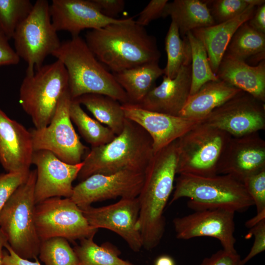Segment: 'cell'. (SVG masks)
I'll return each instance as SVG.
<instances>
[{
	"label": "cell",
	"mask_w": 265,
	"mask_h": 265,
	"mask_svg": "<svg viewBox=\"0 0 265 265\" xmlns=\"http://www.w3.org/2000/svg\"><path fill=\"white\" fill-rule=\"evenodd\" d=\"M177 161L176 140L154 154L144 172L143 184L137 197L139 212L136 227L146 250L156 247L164 235V211L174 189Z\"/></svg>",
	"instance_id": "6da1fadb"
},
{
	"label": "cell",
	"mask_w": 265,
	"mask_h": 265,
	"mask_svg": "<svg viewBox=\"0 0 265 265\" xmlns=\"http://www.w3.org/2000/svg\"><path fill=\"white\" fill-rule=\"evenodd\" d=\"M85 41L96 57L113 73L159 61L161 54L156 38L133 18L88 31Z\"/></svg>",
	"instance_id": "7a4b0ae2"
},
{
	"label": "cell",
	"mask_w": 265,
	"mask_h": 265,
	"mask_svg": "<svg viewBox=\"0 0 265 265\" xmlns=\"http://www.w3.org/2000/svg\"><path fill=\"white\" fill-rule=\"evenodd\" d=\"M154 155L148 133L126 118L121 132L109 142L91 147L82 161L80 182L96 174L110 175L123 171L144 173Z\"/></svg>",
	"instance_id": "3957f363"
},
{
	"label": "cell",
	"mask_w": 265,
	"mask_h": 265,
	"mask_svg": "<svg viewBox=\"0 0 265 265\" xmlns=\"http://www.w3.org/2000/svg\"><path fill=\"white\" fill-rule=\"evenodd\" d=\"M52 55L66 70L72 100L84 94H97L109 96L121 104L129 103L125 91L113 74L101 64L80 35L61 42Z\"/></svg>",
	"instance_id": "277c9868"
},
{
	"label": "cell",
	"mask_w": 265,
	"mask_h": 265,
	"mask_svg": "<svg viewBox=\"0 0 265 265\" xmlns=\"http://www.w3.org/2000/svg\"><path fill=\"white\" fill-rule=\"evenodd\" d=\"M169 204L183 197L194 211L224 209L236 212L246 211L253 201L242 183L228 175L200 176L181 174L176 179Z\"/></svg>",
	"instance_id": "5b68a950"
},
{
	"label": "cell",
	"mask_w": 265,
	"mask_h": 265,
	"mask_svg": "<svg viewBox=\"0 0 265 265\" xmlns=\"http://www.w3.org/2000/svg\"><path fill=\"white\" fill-rule=\"evenodd\" d=\"M36 179V170H30L0 212V229L7 243L18 255L28 260L37 258L41 243L35 221Z\"/></svg>",
	"instance_id": "8992f818"
},
{
	"label": "cell",
	"mask_w": 265,
	"mask_h": 265,
	"mask_svg": "<svg viewBox=\"0 0 265 265\" xmlns=\"http://www.w3.org/2000/svg\"><path fill=\"white\" fill-rule=\"evenodd\" d=\"M68 86L66 70L57 59L26 75L20 88L19 103L35 129L43 128L50 124Z\"/></svg>",
	"instance_id": "52a82bcc"
},
{
	"label": "cell",
	"mask_w": 265,
	"mask_h": 265,
	"mask_svg": "<svg viewBox=\"0 0 265 265\" xmlns=\"http://www.w3.org/2000/svg\"><path fill=\"white\" fill-rule=\"evenodd\" d=\"M231 137L204 122L196 125L176 140L177 174L217 175L220 159Z\"/></svg>",
	"instance_id": "ba28073f"
},
{
	"label": "cell",
	"mask_w": 265,
	"mask_h": 265,
	"mask_svg": "<svg viewBox=\"0 0 265 265\" xmlns=\"http://www.w3.org/2000/svg\"><path fill=\"white\" fill-rule=\"evenodd\" d=\"M57 32L52 22L48 1L36 0L12 37L16 54L27 65L26 75L42 66L46 57L59 47Z\"/></svg>",
	"instance_id": "9c48e42d"
},
{
	"label": "cell",
	"mask_w": 265,
	"mask_h": 265,
	"mask_svg": "<svg viewBox=\"0 0 265 265\" xmlns=\"http://www.w3.org/2000/svg\"><path fill=\"white\" fill-rule=\"evenodd\" d=\"M35 221L40 240L54 237L80 240L94 237L98 230L89 224L82 210L70 198L55 197L37 203Z\"/></svg>",
	"instance_id": "30bf717a"
},
{
	"label": "cell",
	"mask_w": 265,
	"mask_h": 265,
	"mask_svg": "<svg viewBox=\"0 0 265 265\" xmlns=\"http://www.w3.org/2000/svg\"><path fill=\"white\" fill-rule=\"evenodd\" d=\"M71 101L68 89L59 100L50 124L29 131L34 151H48L65 162L76 164L82 162L88 148L80 141L71 120Z\"/></svg>",
	"instance_id": "8fae6325"
},
{
	"label": "cell",
	"mask_w": 265,
	"mask_h": 265,
	"mask_svg": "<svg viewBox=\"0 0 265 265\" xmlns=\"http://www.w3.org/2000/svg\"><path fill=\"white\" fill-rule=\"evenodd\" d=\"M204 122L238 137L265 129V105L248 93L241 91L215 108Z\"/></svg>",
	"instance_id": "7c38bea8"
},
{
	"label": "cell",
	"mask_w": 265,
	"mask_h": 265,
	"mask_svg": "<svg viewBox=\"0 0 265 265\" xmlns=\"http://www.w3.org/2000/svg\"><path fill=\"white\" fill-rule=\"evenodd\" d=\"M144 182V173L123 171L110 175L96 174L73 188L70 199L81 209L92 203L118 197L134 198Z\"/></svg>",
	"instance_id": "4fadbf2b"
},
{
	"label": "cell",
	"mask_w": 265,
	"mask_h": 265,
	"mask_svg": "<svg viewBox=\"0 0 265 265\" xmlns=\"http://www.w3.org/2000/svg\"><path fill=\"white\" fill-rule=\"evenodd\" d=\"M235 213L224 209H209L176 217L173 220L176 237L185 240L201 237L213 238L219 240L223 249L236 253Z\"/></svg>",
	"instance_id": "5bb4252c"
},
{
	"label": "cell",
	"mask_w": 265,
	"mask_h": 265,
	"mask_svg": "<svg viewBox=\"0 0 265 265\" xmlns=\"http://www.w3.org/2000/svg\"><path fill=\"white\" fill-rule=\"evenodd\" d=\"M81 210L92 227L115 233L134 252H138L143 247L141 236L136 227L139 212L137 197L121 198L108 206L97 208L91 206Z\"/></svg>",
	"instance_id": "9a60e30c"
},
{
	"label": "cell",
	"mask_w": 265,
	"mask_h": 265,
	"mask_svg": "<svg viewBox=\"0 0 265 265\" xmlns=\"http://www.w3.org/2000/svg\"><path fill=\"white\" fill-rule=\"evenodd\" d=\"M32 164L36 166L34 198L36 204L47 199L58 197L70 198L77 178L83 165L63 161L46 150L34 152Z\"/></svg>",
	"instance_id": "2e32d148"
},
{
	"label": "cell",
	"mask_w": 265,
	"mask_h": 265,
	"mask_svg": "<svg viewBox=\"0 0 265 265\" xmlns=\"http://www.w3.org/2000/svg\"><path fill=\"white\" fill-rule=\"evenodd\" d=\"M126 118L140 126L150 135L154 154L177 140L204 119L173 116L121 104Z\"/></svg>",
	"instance_id": "e0dca14e"
},
{
	"label": "cell",
	"mask_w": 265,
	"mask_h": 265,
	"mask_svg": "<svg viewBox=\"0 0 265 265\" xmlns=\"http://www.w3.org/2000/svg\"><path fill=\"white\" fill-rule=\"evenodd\" d=\"M265 168V141L258 132L232 137L220 159L217 174L228 175L243 183Z\"/></svg>",
	"instance_id": "ac0fdd59"
},
{
	"label": "cell",
	"mask_w": 265,
	"mask_h": 265,
	"mask_svg": "<svg viewBox=\"0 0 265 265\" xmlns=\"http://www.w3.org/2000/svg\"><path fill=\"white\" fill-rule=\"evenodd\" d=\"M50 12L55 30L68 31L72 37L84 29H98L124 20L105 16L92 0H53Z\"/></svg>",
	"instance_id": "d6986e66"
},
{
	"label": "cell",
	"mask_w": 265,
	"mask_h": 265,
	"mask_svg": "<svg viewBox=\"0 0 265 265\" xmlns=\"http://www.w3.org/2000/svg\"><path fill=\"white\" fill-rule=\"evenodd\" d=\"M34 152L30 131L0 108V163L4 169L30 171Z\"/></svg>",
	"instance_id": "ffe728a7"
},
{
	"label": "cell",
	"mask_w": 265,
	"mask_h": 265,
	"mask_svg": "<svg viewBox=\"0 0 265 265\" xmlns=\"http://www.w3.org/2000/svg\"><path fill=\"white\" fill-rule=\"evenodd\" d=\"M191 87V63L183 66L176 76H163L161 83L154 86L138 105L150 111L180 116L189 95Z\"/></svg>",
	"instance_id": "44dd1931"
},
{
	"label": "cell",
	"mask_w": 265,
	"mask_h": 265,
	"mask_svg": "<svg viewBox=\"0 0 265 265\" xmlns=\"http://www.w3.org/2000/svg\"><path fill=\"white\" fill-rule=\"evenodd\" d=\"M218 79L265 102V61L251 66L224 55L216 74Z\"/></svg>",
	"instance_id": "7402d4cb"
},
{
	"label": "cell",
	"mask_w": 265,
	"mask_h": 265,
	"mask_svg": "<svg viewBox=\"0 0 265 265\" xmlns=\"http://www.w3.org/2000/svg\"><path fill=\"white\" fill-rule=\"evenodd\" d=\"M257 7L249 5L242 13L231 20L191 31L203 43L212 70L215 75L233 36L242 24L253 17Z\"/></svg>",
	"instance_id": "603a6c76"
},
{
	"label": "cell",
	"mask_w": 265,
	"mask_h": 265,
	"mask_svg": "<svg viewBox=\"0 0 265 265\" xmlns=\"http://www.w3.org/2000/svg\"><path fill=\"white\" fill-rule=\"evenodd\" d=\"M241 91L220 80L208 82L189 96L180 116L204 120L213 110Z\"/></svg>",
	"instance_id": "cb8c5ba5"
},
{
	"label": "cell",
	"mask_w": 265,
	"mask_h": 265,
	"mask_svg": "<svg viewBox=\"0 0 265 265\" xmlns=\"http://www.w3.org/2000/svg\"><path fill=\"white\" fill-rule=\"evenodd\" d=\"M167 16L176 24L183 37L189 31L216 24L205 0H174L168 2L162 17Z\"/></svg>",
	"instance_id": "d4e9b609"
},
{
	"label": "cell",
	"mask_w": 265,
	"mask_h": 265,
	"mask_svg": "<svg viewBox=\"0 0 265 265\" xmlns=\"http://www.w3.org/2000/svg\"><path fill=\"white\" fill-rule=\"evenodd\" d=\"M125 91L129 103L138 105L155 86L156 80L164 75L159 61L146 63L113 73Z\"/></svg>",
	"instance_id": "484cf974"
},
{
	"label": "cell",
	"mask_w": 265,
	"mask_h": 265,
	"mask_svg": "<svg viewBox=\"0 0 265 265\" xmlns=\"http://www.w3.org/2000/svg\"><path fill=\"white\" fill-rule=\"evenodd\" d=\"M84 106L96 119L116 135L122 131L126 119L119 101L107 96L87 94L74 99Z\"/></svg>",
	"instance_id": "4316f807"
},
{
	"label": "cell",
	"mask_w": 265,
	"mask_h": 265,
	"mask_svg": "<svg viewBox=\"0 0 265 265\" xmlns=\"http://www.w3.org/2000/svg\"><path fill=\"white\" fill-rule=\"evenodd\" d=\"M265 34L253 28L248 21L242 24L231 38L224 55L245 62L255 56L265 60Z\"/></svg>",
	"instance_id": "83f0119b"
},
{
	"label": "cell",
	"mask_w": 265,
	"mask_h": 265,
	"mask_svg": "<svg viewBox=\"0 0 265 265\" xmlns=\"http://www.w3.org/2000/svg\"><path fill=\"white\" fill-rule=\"evenodd\" d=\"M93 238L82 239L74 247L79 265H133L119 257L117 247L107 242L99 245Z\"/></svg>",
	"instance_id": "f1b7e54d"
},
{
	"label": "cell",
	"mask_w": 265,
	"mask_h": 265,
	"mask_svg": "<svg viewBox=\"0 0 265 265\" xmlns=\"http://www.w3.org/2000/svg\"><path fill=\"white\" fill-rule=\"evenodd\" d=\"M69 113L72 122L76 125L81 136L91 147L106 144L116 136L108 127L89 116L81 105L74 100L71 101Z\"/></svg>",
	"instance_id": "f546056e"
},
{
	"label": "cell",
	"mask_w": 265,
	"mask_h": 265,
	"mask_svg": "<svg viewBox=\"0 0 265 265\" xmlns=\"http://www.w3.org/2000/svg\"><path fill=\"white\" fill-rule=\"evenodd\" d=\"M165 49L167 63L164 70V76L175 78L181 67L191 62L190 45L186 36L181 38L176 24L171 21L165 39Z\"/></svg>",
	"instance_id": "4dcf8cb0"
},
{
	"label": "cell",
	"mask_w": 265,
	"mask_h": 265,
	"mask_svg": "<svg viewBox=\"0 0 265 265\" xmlns=\"http://www.w3.org/2000/svg\"><path fill=\"white\" fill-rule=\"evenodd\" d=\"M191 54L190 95L196 93L205 83L219 80L210 65L207 51L203 43L191 31L186 35Z\"/></svg>",
	"instance_id": "1f68e13d"
},
{
	"label": "cell",
	"mask_w": 265,
	"mask_h": 265,
	"mask_svg": "<svg viewBox=\"0 0 265 265\" xmlns=\"http://www.w3.org/2000/svg\"><path fill=\"white\" fill-rule=\"evenodd\" d=\"M33 6L29 0H0V31L9 40Z\"/></svg>",
	"instance_id": "d6a6232c"
},
{
	"label": "cell",
	"mask_w": 265,
	"mask_h": 265,
	"mask_svg": "<svg viewBox=\"0 0 265 265\" xmlns=\"http://www.w3.org/2000/svg\"><path fill=\"white\" fill-rule=\"evenodd\" d=\"M38 256L45 265H79L68 240L61 237L41 240Z\"/></svg>",
	"instance_id": "836d02e7"
},
{
	"label": "cell",
	"mask_w": 265,
	"mask_h": 265,
	"mask_svg": "<svg viewBox=\"0 0 265 265\" xmlns=\"http://www.w3.org/2000/svg\"><path fill=\"white\" fill-rule=\"evenodd\" d=\"M216 24L231 20L245 10V0H205Z\"/></svg>",
	"instance_id": "e575fe53"
},
{
	"label": "cell",
	"mask_w": 265,
	"mask_h": 265,
	"mask_svg": "<svg viewBox=\"0 0 265 265\" xmlns=\"http://www.w3.org/2000/svg\"><path fill=\"white\" fill-rule=\"evenodd\" d=\"M242 183L256 207L257 213L265 212V168L247 177Z\"/></svg>",
	"instance_id": "d590c367"
},
{
	"label": "cell",
	"mask_w": 265,
	"mask_h": 265,
	"mask_svg": "<svg viewBox=\"0 0 265 265\" xmlns=\"http://www.w3.org/2000/svg\"><path fill=\"white\" fill-rule=\"evenodd\" d=\"M30 171L0 174V212L14 192L27 179Z\"/></svg>",
	"instance_id": "8d00e7d4"
},
{
	"label": "cell",
	"mask_w": 265,
	"mask_h": 265,
	"mask_svg": "<svg viewBox=\"0 0 265 265\" xmlns=\"http://www.w3.org/2000/svg\"><path fill=\"white\" fill-rule=\"evenodd\" d=\"M253 236L254 240L252 247L247 256L241 259L239 265H245L248 262L265 250V219L250 228L246 238Z\"/></svg>",
	"instance_id": "74e56055"
},
{
	"label": "cell",
	"mask_w": 265,
	"mask_h": 265,
	"mask_svg": "<svg viewBox=\"0 0 265 265\" xmlns=\"http://www.w3.org/2000/svg\"><path fill=\"white\" fill-rule=\"evenodd\" d=\"M167 0H151L138 14L136 24L144 27L152 21L162 17Z\"/></svg>",
	"instance_id": "f35d334b"
},
{
	"label": "cell",
	"mask_w": 265,
	"mask_h": 265,
	"mask_svg": "<svg viewBox=\"0 0 265 265\" xmlns=\"http://www.w3.org/2000/svg\"><path fill=\"white\" fill-rule=\"evenodd\" d=\"M240 260V256L237 252L221 249L204 259L199 265H239Z\"/></svg>",
	"instance_id": "ab89813d"
},
{
	"label": "cell",
	"mask_w": 265,
	"mask_h": 265,
	"mask_svg": "<svg viewBox=\"0 0 265 265\" xmlns=\"http://www.w3.org/2000/svg\"><path fill=\"white\" fill-rule=\"evenodd\" d=\"M92 0L104 15L112 19H116V17L124 10L125 5L123 0Z\"/></svg>",
	"instance_id": "60d3db41"
},
{
	"label": "cell",
	"mask_w": 265,
	"mask_h": 265,
	"mask_svg": "<svg viewBox=\"0 0 265 265\" xmlns=\"http://www.w3.org/2000/svg\"><path fill=\"white\" fill-rule=\"evenodd\" d=\"M9 40L0 31V67L15 65L20 58L8 42Z\"/></svg>",
	"instance_id": "b9f144b4"
},
{
	"label": "cell",
	"mask_w": 265,
	"mask_h": 265,
	"mask_svg": "<svg viewBox=\"0 0 265 265\" xmlns=\"http://www.w3.org/2000/svg\"><path fill=\"white\" fill-rule=\"evenodd\" d=\"M7 252L3 251L2 265H41L37 259L35 262L24 259L18 255L7 242L4 245Z\"/></svg>",
	"instance_id": "7bdbcfd3"
},
{
	"label": "cell",
	"mask_w": 265,
	"mask_h": 265,
	"mask_svg": "<svg viewBox=\"0 0 265 265\" xmlns=\"http://www.w3.org/2000/svg\"><path fill=\"white\" fill-rule=\"evenodd\" d=\"M248 23L254 29L265 34V4L256 8L254 15Z\"/></svg>",
	"instance_id": "ee69618b"
},
{
	"label": "cell",
	"mask_w": 265,
	"mask_h": 265,
	"mask_svg": "<svg viewBox=\"0 0 265 265\" xmlns=\"http://www.w3.org/2000/svg\"><path fill=\"white\" fill-rule=\"evenodd\" d=\"M154 265H175V264L171 257L167 255H163L156 259Z\"/></svg>",
	"instance_id": "f6af8a7d"
},
{
	"label": "cell",
	"mask_w": 265,
	"mask_h": 265,
	"mask_svg": "<svg viewBox=\"0 0 265 265\" xmlns=\"http://www.w3.org/2000/svg\"><path fill=\"white\" fill-rule=\"evenodd\" d=\"M265 219V212L260 213H257V215L252 218L248 220L246 223L245 225L247 227L250 228L255 226L262 220Z\"/></svg>",
	"instance_id": "bcb514c9"
},
{
	"label": "cell",
	"mask_w": 265,
	"mask_h": 265,
	"mask_svg": "<svg viewBox=\"0 0 265 265\" xmlns=\"http://www.w3.org/2000/svg\"><path fill=\"white\" fill-rule=\"evenodd\" d=\"M7 242L6 238L3 233L0 229V265H2V259L3 255L2 248Z\"/></svg>",
	"instance_id": "7dc6e473"
},
{
	"label": "cell",
	"mask_w": 265,
	"mask_h": 265,
	"mask_svg": "<svg viewBox=\"0 0 265 265\" xmlns=\"http://www.w3.org/2000/svg\"><path fill=\"white\" fill-rule=\"evenodd\" d=\"M245 1L249 5H252L255 7H258L265 4V0H245Z\"/></svg>",
	"instance_id": "c3c4849f"
}]
</instances>
